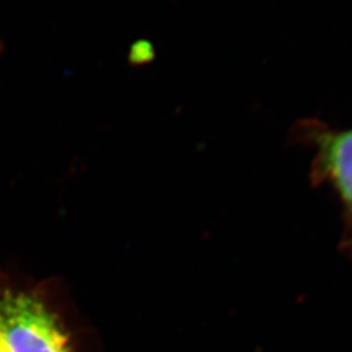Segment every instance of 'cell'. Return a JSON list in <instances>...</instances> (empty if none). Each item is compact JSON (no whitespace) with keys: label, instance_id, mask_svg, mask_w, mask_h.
Segmentation results:
<instances>
[{"label":"cell","instance_id":"6da1fadb","mask_svg":"<svg viewBox=\"0 0 352 352\" xmlns=\"http://www.w3.org/2000/svg\"><path fill=\"white\" fill-rule=\"evenodd\" d=\"M0 330L10 352H74L58 316L29 292L0 289Z\"/></svg>","mask_w":352,"mask_h":352},{"label":"cell","instance_id":"7a4b0ae2","mask_svg":"<svg viewBox=\"0 0 352 352\" xmlns=\"http://www.w3.org/2000/svg\"><path fill=\"white\" fill-rule=\"evenodd\" d=\"M321 170L329 176L344 202L350 223L352 247V131L329 135L321 141Z\"/></svg>","mask_w":352,"mask_h":352},{"label":"cell","instance_id":"3957f363","mask_svg":"<svg viewBox=\"0 0 352 352\" xmlns=\"http://www.w3.org/2000/svg\"><path fill=\"white\" fill-rule=\"evenodd\" d=\"M0 352H10L7 349V344H6V340L3 338V334H1V330H0Z\"/></svg>","mask_w":352,"mask_h":352}]
</instances>
